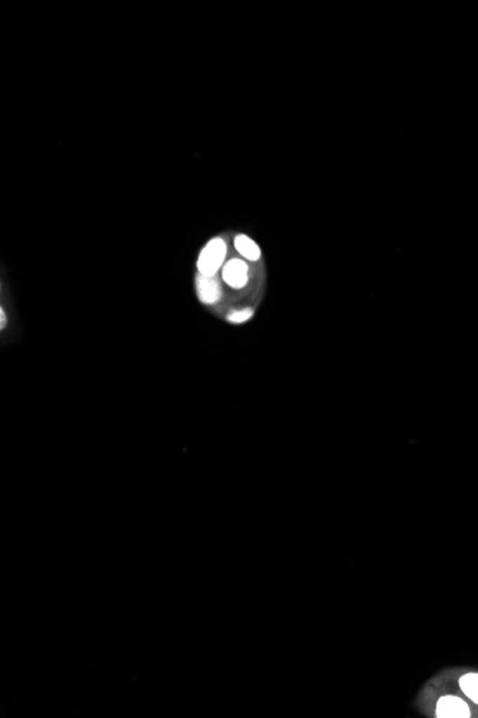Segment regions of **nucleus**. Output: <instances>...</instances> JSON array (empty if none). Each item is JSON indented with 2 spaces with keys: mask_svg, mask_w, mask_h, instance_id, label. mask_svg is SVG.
<instances>
[{
  "mask_svg": "<svg viewBox=\"0 0 478 718\" xmlns=\"http://www.w3.org/2000/svg\"><path fill=\"white\" fill-rule=\"evenodd\" d=\"M228 253L227 244L223 238H213L211 240L206 247L201 251L199 259H198V270L199 274L206 277L216 275L218 270L223 267L225 257Z\"/></svg>",
  "mask_w": 478,
  "mask_h": 718,
  "instance_id": "f257e3e1",
  "label": "nucleus"
},
{
  "mask_svg": "<svg viewBox=\"0 0 478 718\" xmlns=\"http://www.w3.org/2000/svg\"><path fill=\"white\" fill-rule=\"evenodd\" d=\"M197 292L199 300L204 304H215L223 296V290H220V284L216 275L206 277L199 274L197 278Z\"/></svg>",
  "mask_w": 478,
  "mask_h": 718,
  "instance_id": "f03ea898",
  "label": "nucleus"
},
{
  "mask_svg": "<svg viewBox=\"0 0 478 718\" xmlns=\"http://www.w3.org/2000/svg\"><path fill=\"white\" fill-rule=\"evenodd\" d=\"M437 717L441 718H467L470 717L468 705L458 697L447 696L437 704Z\"/></svg>",
  "mask_w": 478,
  "mask_h": 718,
  "instance_id": "7ed1b4c3",
  "label": "nucleus"
},
{
  "mask_svg": "<svg viewBox=\"0 0 478 718\" xmlns=\"http://www.w3.org/2000/svg\"><path fill=\"white\" fill-rule=\"evenodd\" d=\"M224 281L232 289H242L248 282V266L245 261L234 259L227 263L223 271Z\"/></svg>",
  "mask_w": 478,
  "mask_h": 718,
  "instance_id": "20e7f679",
  "label": "nucleus"
},
{
  "mask_svg": "<svg viewBox=\"0 0 478 718\" xmlns=\"http://www.w3.org/2000/svg\"><path fill=\"white\" fill-rule=\"evenodd\" d=\"M235 248H237V251L242 257H245L249 261H256V260H260V257H261L260 247L256 245V242L253 240H251L246 235H242V234L237 235V238H235Z\"/></svg>",
  "mask_w": 478,
  "mask_h": 718,
  "instance_id": "39448f33",
  "label": "nucleus"
},
{
  "mask_svg": "<svg viewBox=\"0 0 478 718\" xmlns=\"http://www.w3.org/2000/svg\"><path fill=\"white\" fill-rule=\"evenodd\" d=\"M463 693L478 704V674H467L460 679Z\"/></svg>",
  "mask_w": 478,
  "mask_h": 718,
  "instance_id": "423d86ee",
  "label": "nucleus"
},
{
  "mask_svg": "<svg viewBox=\"0 0 478 718\" xmlns=\"http://www.w3.org/2000/svg\"><path fill=\"white\" fill-rule=\"evenodd\" d=\"M253 311L251 308H245V310H239V311H232L230 315H228V321L231 322H244L246 320H249L252 317Z\"/></svg>",
  "mask_w": 478,
  "mask_h": 718,
  "instance_id": "0eeeda50",
  "label": "nucleus"
},
{
  "mask_svg": "<svg viewBox=\"0 0 478 718\" xmlns=\"http://www.w3.org/2000/svg\"><path fill=\"white\" fill-rule=\"evenodd\" d=\"M0 318H2V329H4L5 325H6V317H5V311L4 310L0 311Z\"/></svg>",
  "mask_w": 478,
  "mask_h": 718,
  "instance_id": "6e6552de",
  "label": "nucleus"
}]
</instances>
